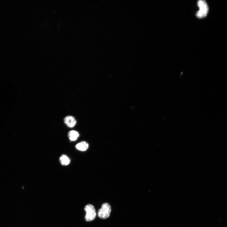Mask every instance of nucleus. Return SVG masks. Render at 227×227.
<instances>
[{"label": "nucleus", "instance_id": "1", "mask_svg": "<svg viewBox=\"0 0 227 227\" xmlns=\"http://www.w3.org/2000/svg\"><path fill=\"white\" fill-rule=\"evenodd\" d=\"M198 5L199 10L197 13L196 15L199 18L205 17L209 12V7L207 4L204 0H199L198 2Z\"/></svg>", "mask_w": 227, "mask_h": 227}, {"label": "nucleus", "instance_id": "5", "mask_svg": "<svg viewBox=\"0 0 227 227\" xmlns=\"http://www.w3.org/2000/svg\"><path fill=\"white\" fill-rule=\"evenodd\" d=\"M76 148L77 150L80 151H85L88 148V144L85 141H82L76 144Z\"/></svg>", "mask_w": 227, "mask_h": 227}, {"label": "nucleus", "instance_id": "4", "mask_svg": "<svg viewBox=\"0 0 227 227\" xmlns=\"http://www.w3.org/2000/svg\"><path fill=\"white\" fill-rule=\"evenodd\" d=\"M65 124L70 128H73L76 125V121L75 118L71 116H68L64 119Z\"/></svg>", "mask_w": 227, "mask_h": 227}, {"label": "nucleus", "instance_id": "2", "mask_svg": "<svg viewBox=\"0 0 227 227\" xmlns=\"http://www.w3.org/2000/svg\"><path fill=\"white\" fill-rule=\"evenodd\" d=\"M111 211L110 205L107 203H105L102 205L101 208L99 210L98 215L101 219H106L109 217Z\"/></svg>", "mask_w": 227, "mask_h": 227}, {"label": "nucleus", "instance_id": "7", "mask_svg": "<svg viewBox=\"0 0 227 227\" xmlns=\"http://www.w3.org/2000/svg\"><path fill=\"white\" fill-rule=\"evenodd\" d=\"M60 161L63 166H67L69 164L70 160L66 155L63 154L60 158Z\"/></svg>", "mask_w": 227, "mask_h": 227}, {"label": "nucleus", "instance_id": "3", "mask_svg": "<svg viewBox=\"0 0 227 227\" xmlns=\"http://www.w3.org/2000/svg\"><path fill=\"white\" fill-rule=\"evenodd\" d=\"M84 210L86 212L85 219L87 221H91L95 220L96 215V212L94 206L90 204L85 206Z\"/></svg>", "mask_w": 227, "mask_h": 227}, {"label": "nucleus", "instance_id": "6", "mask_svg": "<svg viewBox=\"0 0 227 227\" xmlns=\"http://www.w3.org/2000/svg\"><path fill=\"white\" fill-rule=\"evenodd\" d=\"M68 136L70 141H74L77 139L79 135L77 132L75 130H71L68 132Z\"/></svg>", "mask_w": 227, "mask_h": 227}]
</instances>
